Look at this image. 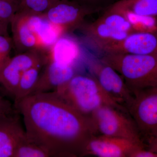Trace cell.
Listing matches in <instances>:
<instances>
[{
	"mask_svg": "<svg viewBox=\"0 0 157 157\" xmlns=\"http://www.w3.org/2000/svg\"><path fill=\"white\" fill-rule=\"evenodd\" d=\"M61 0H21L18 11L29 15H43Z\"/></svg>",
	"mask_w": 157,
	"mask_h": 157,
	"instance_id": "44dd1931",
	"label": "cell"
},
{
	"mask_svg": "<svg viewBox=\"0 0 157 157\" xmlns=\"http://www.w3.org/2000/svg\"><path fill=\"white\" fill-rule=\"evenodd\" d=\"M20 1H21V0H20Z\"/></svg>",
	"mask_w": 157,
	"mask_h": 157,
	"instance_id": "f546056e",
	"label": "cell"
},
{
	"mask_svg": "<svg viewBox=\"0 0 157 157\" xmlns=\"http://www.w3.org/2000/svg\"><path fill=\"white\" fill-rule=\"evenodd\" d=\"M10 24L13 47L16 54L30 51L44 50L29 24L28 14L21 11H17Z\"/></svg>",
	"mask_w": 157,
	"mask_h": 157,
	"instance_id": "4fadbf2b",
	"label": "cell"
},
{
	"mask_svg": "<svg viewBox=\"0 0 157 157\" xmlns=\"http://www.w3.org/2000/svg\"><path fill=\"white\" fill-rule=\"evenodd\" d=\"M128 157H157V154L149 150L145 146H140L132 151Z\"/></svg>",
	"mask_w": 157,
	"mask_h": 157,
	"instance_id": "484cf974",
	"label": "cell"
},
{
	"mask_svg": "<svg viewBox=\"0 0 157 157\" xmlns=\"http://www.w3.org/2000/svg\"><path fill=\"white\" fill-rule=\"evenodd\" d=\"M140 146H145L124 138L95 135L86 143L81 157H128L132 151Z\"/></svg>",
	"mask_w": 157,
	"mask_h": 157,
	"instance_id": "9c48e42d",
	"label": "cell"
},
{
	"mask_svg": "<svg viewBox=\"0 0 157 157\" xmlns=\"http://www.w3.org/2000/svg\"><path fill=\"white\" fill-rule=\"evenodd\" d=\"M28 15L29 24L36 36L41 47L48 52L59 38L66 34L43 15Z\"/></svg>",
	"mask_w": 157,
	"mask_h": 157,
	"instance_id": "9a60e30c",
	"label": "cell"
},
{
	"mask_svg": "<svg viewBox=\"0 0 157 157\" xmlns=\"http://www.w3.org/2000/svg\"><path fill=\"white\" fill-rule=\"evenodd\" d=\"M113 9L124 14L132 25L134 32L157 33V21L155 17L138 15L130 11Z\"/></svg>",
	"mask_w": 157,
	"mask_h": 157,
	"instance_id": "d6986e66",
	"label": "cell"
},
{
	"mask_svg": "<svg viewBox=\"0 0 157 157\" xmlns=\"http://www.w3.org/2000/svg\"><path fill=\"white\" fill-rule=\"evenodd\" d=\"M20 0H0V28L8 33V27L20 6Z\"/></svg>",
	"mask_w": 157,
	"mask_h": 157,
	"instance_id": "7402d4cb",
	"label": "cell"
},
{
	"mask_svg": "<svg viewBox=\"0 0 157 157\" xmlns=\"http://www.w3.org/2000/svg\"><path fill=\"white\" fill-rule=\"evenodd\" d=\"M128 110L144 143L147 139L157 135V85L134 94Z\"/></svg>",
	"mask_w": 157,
	"mask_h": 157,
	"instance_id": "8992f818",
	"label": "cell"
},
{
	"mask_svg": "<svg viewBox=\"0 0 157 157\" xmlns=\"http://www.w3.org/2000/svg\"><path fill=\"white\" fill-rule=\"evenodd\" d=\"M51 157L48 152L29 140L26 135L17 146L14 155V157Z\"/></svg>",
	"mask_w": 157,
	"mask_h": 157,
	"instance_id": "603a6c76",
	"label": "cell"
},
{
	"mask_svg": "<svg viewBox=\"0 0 157 157\" xmlns=\"http://www.w3.org/2000/svg\"><path fill=\"white\" fill-rule=\"evenodd\" d=\"M0 34H8V33H5L0 28Z\"/></svg>",
	"mask_w": 157,
	"mask_h": 157,
	"instance_id": "f1b7e54d",
	"label": "cell"
},
{
	"mask_svg": "<svg viewBox=\"0 0 157 157\" xmlns=\"http://www.w3.org/2000/svg\"><path fill=\"white\" fill-rule=\"evenodd\" d=\"M54 92L78 112L90 117L95 110L109 105L127 110L113 101L94 76L76 74Z\"/></svg>",
	"mask_w": 157,
	"mask_h": 157,
	"instance_id": "7a4b0ae2",
	"label": "cell"
},
{
	"mask_svg": "<svg viewBox=\"0 0 157 157\" xmlns=\"http://www.w3.org/2000/svg\"><path fill=\"white\" fill-rule=\"evenodd\" d=\"M81 49L78 42L74 38L63 35L50 48L48 59L62 64L74 66L80 58Z\"/></svg>",
	"mask_w": 157,
	"mask_h": 157,
	"instance_id": "2e32d148",
	"label": "cell"
},
{
	"mask_svg": "<svg viewBox=\"0 0 157 157\" xmlns=\"http://www.w3.org/2000/svg\"><path fill=\"white\" fill-rule=\"evenodd\" d=\"M76 74L74 66L62 64L48 59L31 94L55 91Z\"/></svg>",
	"mask_w": 157,
	"mask_h": 157,
	"instance_id": "8fae6325",
	"label": "cell"
},
{
	"mask_svg": "<svg viewBox=\"0 0 157 157\" xmlns=\"http://www.w3.org/2000/svg\"><path fill=\"white\" fill-rule=\"evenodd\" d=\"M88 64L94 77L105 93L116 103L128 110L134 95L120 74L101 60L91 59Z\"/></svg>",
	"mask_w": 157,
	"mask_h": 157,
	"instance_id": "52a82bcc",
	"label": "cell"
},
{
	"mask_svg": "<svg viewBox=\"0 0 157 157\" xmlns=\"http://www.w3.org/2000/svg\"><path fill=\"white\" fill-rule=\"evenodd\" d=\"M111 6L138 15L153 17L157 15V0H120Z\"/></svg>",
	"mask_w": 157,
	"mask_h": 157,
	"instance_id": "ac0fdd59",
	"label": "cell"
},
{
	"mask_svg": "<svg viewBox=\"0 0 157 157\" xmlns=\"http://www.w3.org/2000/svg\"><path fill=\"white\" fill-rule=\"evenodd\" d=\"M100 60L120 74L133 95L157 85V54H106Z\"/></svg>",
	"mask_w": 157,
	"mask_h": 157,
	"instance_id": "3957f363",
	"label": "cell"
},
{
	"mask_svg": "<svg viewBox=\"0 0 157 157\" xmlns=\"http://www.w3.org/2000/svg\"><path fill=\"white\" fill-rule=\"evenodd\" d=\"M25 136L19 113L0 118V157H14L17 146Z\"/></svg>",
	"mask_w": 157,
	"mask_h": 157,
	"instance_id": "7c38bea8",
	"label": "cell"
},
{
	"mask_svg": "<svg viewBox=\"0 0 157 157\" xmlns=\"http://www.w3.org/2000/svg\"><path fill=\"white\" fill-rule=\"evenodd\" d=\"M19 113L9 100L0 94V118L6 117Z\"/></svg>",
	"mask_w": 157,
	"mask_h": 157,
	"instance_id": "d4e9b609",
	"label": "cell"
},
{
	"mask_svg": "<svg viewBox=\"0 0 157 157\" xmlns=\"http://www.w3.org/2000/svg\"><path fill=\"white\" fill-rule=\"evenodd\" d=\"M90 117L96 135L124 138L145 146L137 125L127 110L104 105Z\"/></svg>",
	"mask_w": 157,
	"mask_h": 157,
	"instance_id": "277c9868",
	"label": "cell"
},
{
	"mask_svg": "<svg viewBox=\"0 0 157 157\" xmlns=\"http://www.w3.org/2000/svg\"><path fill=\"white\" fill-rule=\"evenodd\" d=\"M94 11L77 0H61L42 15L66 34L82 25L85 17Z\"/></svg>",
	"mask_w": 157,
	"mask_h": 157,
	"instance_id": "ba28073f",
	"label": "cell"
},
{
	"mask_svg": "<svg viewBox=\"0 0 157 157\" xmlns=\"http://www.w3.org/2000/svg\"><path fill=\"white\" fill-rule=\"evenodd\" d=\"M99 19L117 30L128 34L135 32L124 14L111 7Z\"/></svg>",
	"mask_w": 157,
	"mask_h": 157,
	"instance_id": "ffe728a7",
	"label": "cell"
},
{
	"mask_svg": "<svg viewBox=\"0 0 157 157\" xmlns=\"http://www.w3.org/2000/svg\"><path fill=\"white\" fill-rule=\"evenodd\" d=\"M22 117L27 137L51 157H81L95 131L82 114L54 92L33 94L14 104Z\"/></svg>",
	"mask_w": 157,
	"mask_h": 157,
	"instance_id": "6da1fadb",
	"label": "cell"
},
{
	"mask_svg": "<svg viewBox=\"0 0 157 157\" xmlns=\"http://www.w3.org/2000/svg\"><path fill=\"white\" fill-rule=\"evenodd\" d=\"M84 29L89 42L101 52L107 46L121 41L129 34L117 30L99 19L86 26Z\"/></svg>",
	"mask_w": 157,
	"mask_h": 157,
	"instance_id": "5bb4252c",
	"label": "cell"
},
{
	"mask_svg": "<svg viewBox=\"0 0 157 157\" xmlns=\"http://www.w3.org/2000/svg\"><path fill=\"white\" fill-rule=\"evenodd\" d=\"M47 53L44 50H35L10 57L0 68V90L14 101L23 73L33 67L47 63Z\"/></svg>",
	"mask_w": 157,
	"mask_h": 157,
	"instance_id": "5b68a950",
	"label": "cell"
},
{
	"mask_svg": "<svg viewBox=\"0 0 157 157\" xmlns=\"http://www.w3.org/2000/svg\"><path fill=\"white\" fill-rule=\"evenodd\" d=\"M144 144L147 149L157 154V135L147 139Z\"/></svg>",
	"mask_w": 157,
	"mask_h": 157,
	"instance_id": "4316f807",
	"label": "cell"
},
{
	"mask_svg": "<svg viewBox=\"0 0 157 157\" xmlns=\"http://www.w3.org/2000/svg\"><path fill=\"white\" fill-rule=\"evenodd\" d=\"M78 2L94 9V6L104 2L105 0H77Z\"/></svg>",
	"mask_w": 157,
	"mask_h": 157,
	"instance_id": "83f0119b",
	"label": "cell"
},
{
	"mask_svg": "<svg viewBox=\"0 0 157 157\" xmlns=\"http://www.w3.org/2000/svg\"><path fill=\"white\" fill-rule=\"evenodd\" d=\"M45 64L33 67L23 73L14 96V104H17L32 94L39 80L42 69Z\"/></svg>",
	"mask_w": 157,
	"mask_h": 157,
	"instance_id": "e0dca14e",
	"label": "cell"
},
{
	"mask_svg": "<svg viewBox=\"0 0 157 157\" xmlns=\"http://www.w3.org/2000/svg\"><path fill=\"white\" fill-rule=\"evenodd\" d=\"M155 33L133 32L121 41L107 46L102 52L104 54H157V35Z\"/></svg>",
	"mask_w": 157,
	"mask_h": 157,
	"instance_id": "30bf717a",
	"label": "cell"
},
{
	"mask_svg": "<svg viewBox=\"0 0 157 157\" xmlns=\"http://www.w3.org/2000/svg\"><path fill=\"white\" fill-rule=\"evenodd\" d=\"M12 47L13 41L9 34H0V68L10 58Z\"/></svg>",
	"mask_w": 157,
	"mask_h": 157,
	"instance_id": "cb8c5ba5",
	"label": "cell"
}]
</instances>
